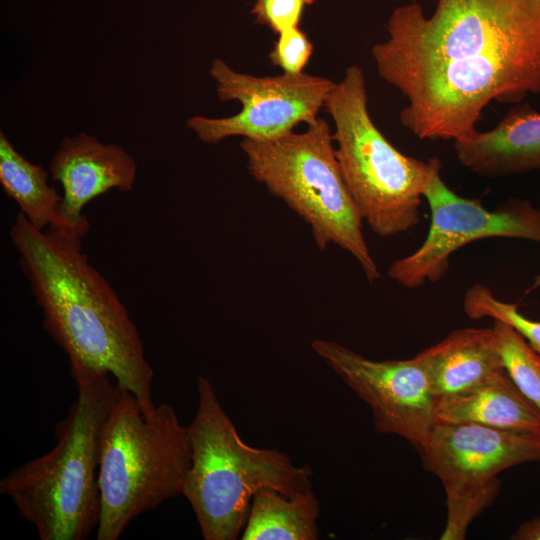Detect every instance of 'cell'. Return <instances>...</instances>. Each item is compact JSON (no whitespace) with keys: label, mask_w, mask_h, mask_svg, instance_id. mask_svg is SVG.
Instances as JSON below:
<instances>
[{"label":"cell","mask_w":540,"mask_h":540,"mask_svg":"<svg viewBox=\"0 0 540 540\" xmlns=\"http://www.w3.org/2000/svg\"><path fill=\"white\" fill-rule=\"evenodd\" d=\"M50 174L63 188L62 213L85 236L90 223L83 208L112 190L130 192L137 174L133 156L117 144H105L84 132L65 138L50 162Z\"/></svg>","instance_id":"obj_12"},{"label":"cell","mask_w":540,"mask_h":540,"mask_svg":"<svg viewBox=\"0 0 540 540\" xmlns=\"http://www.w3.org/2000/svg\"><path fill=\"white\" fill-rule=\"evenodd\" d=\"M190 465L188 426L175 410L162 403L144 415L118 387L101 438L97 540H118L135 518L182 495Z\"/></svg>","instance_id":"obj_5"},{"label":"cell","mask_w":540,"mask_h":540,"mask_svg":"<svg viewBox=\"0 0 540 540\" xmlns=\"http://www.w3.org/2000/svg\"><path fill=\"white\" fill-rule=\"evenodd\" d=\"M198 405L188 426L191 465L182 496L205 540H235L243 531L252 499L263 488L292 495L313 488V470L284 452L257 448L240 437L213 384L197 380Z\"/></svg>","instance_id":"obj_4"},{"label":"cell","mask_w":540,"mask_h":540,"mask_svg":"<svg viewBox=\"0 0 540 540\" xmlns=\"http://www.w3.org/2000/svg\"><path fill=\"white\" fill-rule=\"evenodd\" d=\"M501 482L497 477L481 484L444 487L447 521L441 540L465 539L471 522L496 499Z\"/></svg>","instance_id":"obj_19"},{"label":"cell","mask_w":540,"mask_h":540,"mask_svg":"<svg viewBox=\"0 0 540 540\" xmlns=\"http://www.w3.org/2000/svg\"><path fill=\"white\" fill-rule=\"evenodd\" d=\"M313 54V44L299 27L283 31L268 55L270 62L283 73L301 74Z\"/></svg>","instance_id":"obj_21"},{"label":"cell","mask_w":540,"mask_h":540,"mask_svg":"<svg viewBox=\"0 0 540 540\" xmlns=\"http://www.w3.org/2000/svg\"><path fill=\"white\" fill-rule=\"evenodd\" d=\"M18 264L43 315V324L67 355L71 375L107 373L132 393L144 415L154 372L125 305L83 251L73 230H38L20 212L9 230Z\"/></svg>","instance_id":"obj_2"},{"label":"cell","mask_w":540,"mask_h":540,"mask_svg":"<svg viewBox=\"0 0 540 540\" xmlns=\"http://www.w3.org/2000/svg\"><path fill=\"white\" fill-rule=\"evenodd\" d=\"M436 421L472 422L505 429L540 431V411L507 372L471 390L436 398Z\"/></svg>","instance_id":"obj_15"},{"label":"cell","mask_w":540,"mask_h":540,"mask_svg":"<svg viewBox=\"0 0 540 540\" xmlns=\"http://www.w3.org/2000/svg\"><path fill=\"white\" fill-rule=\"evenodd\" d=\"M512 540H540V516L522 523L512 534Z\"/></svg>","instance_id":"obj_23"},{"label":"cell","mask_w":540,"mask_h":540,"mask_svg":"<svg viewBox=\"0 0 540 540\" xmlns=\"http://www.w3.org/2000/svg\"><path fill=\"white\" fill-rule=\"evenodd\" d=\"M418 452L444 487L481 484L510 467L540 462V431L436 421Z\"/></svg>","instance_id":"obj_11"},{"label":"cell","mask_w":540,"mask_h":540,"mask_svg":"<svg viewBox=\"0 0 540 540\" xmlns=\"http://www.w3.org/2000/svg\"><path fill=\"white\" fill-rule=\"evenodd\" d=\"M324 109L333 120L336 158L362 220L380 237L417 225L424 191L441 169L440 160L404 155L385 138L371 119L365 76L357 65L346 68Z\"/></svg>","instance_id":"obj_6"},{"label":"cell","mask_w":540,"mask_h":540,"mask_svg":"<svg viewBox=\"0 0 540 540\" xmlns=\"http://www.w3.org/2000/svg\"><path fill=\"white\" fill-rule=\"evenodd\" d=\"M0 183L4 192L17 203L20 213L36 229L76 231L63 216V197L49 185L48 172L20 154L3 131L0 132Z\"/></svg>","instance_id":"obj_16"},{"label":"cell","mask_w":540,"mask_h":540,"mask_svg":"<svg viewBox=\"0 0 540 540\" xmlns=\"http://www.w3.org/2000/svg\"><path fill=\"white\" fill-rule=\"evenodd\" d=\"M328 123L318 118L304 132L254 141L243 139L251 177L306 222L320 250L348 252L365 277L381 275L362 231V217L341 173Z\"/></svg>","instance_id":"obj_7"},{"label":"cell","mask_w":540,"mask_h":540,"mask_svg":"<svg viewBox=\"0 0 540 540\" xmlns=\"http://www.w3.org/2000/svg\"><path fill=\"white\" fill-rule=\"evenodd\" d=\"M311 347L369 406L377 432L400 436L419 449L436 422V398L417 355L404 360H372L319 338Z\"/></svg>","instance_id":"obj_10"},{"label":"cell","mask_w":540,"mask_h":540,"mask_svg":"<svg viewBox=\"0 0 540 540\" xmlns=\"http://www.w3.org/2000/svg\"><path fill=\"white\" fill-rule=\"evenodd\" d=\"M437 170L425 191L431 220L427 236L413 253L392 262L388 276L406 288L441 280L451 255L486 238H520L540 243V209L525 200H510L487 210L479 200L450 189Z\"/></svg>","instance_id":"obj_9"},{"label":"cell","mask_w":540,"mask_h":540,"mask_svg":"<svg viewBox=\"0 0 540 540\" xmlns=\"http://www.w3.org/2000/svg\"><path fill=\"white\" fill-rule=\"evenodd\" d=\"M453 142L458 162L481 176L540 170V112L518 103L494 128Z\"/></svg>","instance_id":"obj_13"},{"label":"cell","mask_w":540,"mask_h":540,"mask_svg":"<svg viewBox=\"0 0 540 540\" xmlns=\"http://www.w3.org/2000/svg\"><path fill=\"white\" fill-rule=\"evenodd\" d=\"M315 0H255L251 13L255 22L276 34L299 27L305 8Z\"/></svg>","instance_id":"obj_22"},{"label":"cell","mask_w":540,"mask_h":540,"mask_svg":"<svg viewBox=\"0 0 540 540\" xmlns=\"http://www.w3.org/2000/svg\"><path fill=\"white\" fill-rule=\"evenodd\" d=\"M492 328L507 374L540 411V358L509 324L494 320Z\"/></svg>","instance_id":"obj_18"},{"label":"cell","mask_w":540,"mask_h":540,"mask_svg":"<svg viewBox=\"0 0 540 540\" xmlns=\"http://www.w3.org/2000/svg\"><path fill=\"white\" fill-rule=\"evenodd\" d=\"M386 28L371 55L418 139L465 138L491 102L540 94V0H438L431 16L412 1Z\"/></svg>","instance_id":"obj_1"},{"label":"cell","mask_w":540,"mask_h":540,"mask_svg":"<svg viewBox=\"0 0 540 540\" xmlns=\"http://www.w3.org/2000/svg\"><path fill=\"white\" fill-rule=\"evenodd\" d=\"M463 309L473 320L491 318L509 324L522 335L540 358V322L524 316L517 304L501 301L487 286L475 284L465 292Z\"/></svg>","instance_id":"obj_20"},{"label":"cell","mask_w":540,"mask_h":540,"mask_svg":"<svg viewBox=\"0 0 540 540\" xmlns=\"http://www.w3.org/2000/svg\"><path fill=\"white\" fill-rule=\"evenodd\" d=\"M320 503L312 489L285 495L272 488L258 491L251 502L243 540H316Z\"/></svg>","instance_id":"obj_17"},{"label":"cell","mask_w":540,"mask_h":540,"mask_svg":"<svg viewBox=\"0 0 540 540\" xmlns=\"http://www.w3.org/2000/svg\"><path fill=\"white\" fill-rule=\"evenodd\" d=\"M540 287V275L536 276L534 279L533 284L531 285L529 291L534 290L536 288Z\"/></svg>","instance_id":"obj_24"},{"label":"cell","mask_w":540,"mask_h":540,"mask_svg":"<svg viewBox=\"0 0 540 540\" xmlns=\"http://www.w3.org/2000/svg\"><path fill=\"white\" fill-rule=\"evenodd\" d=\"M435 398L471 390L505 372L493 328H460L421 351Z\"/></svg>","instance_id":"obj_14"},{"label":"cell","mask_w":540,"mask_h":540,"mask_svg":"<svg viewBox=\"0 0 540 540\" xmlns=\"http://www.w3.org/2000/svg\"><path fill=\"white\" fill-rule=\"evenodd\" d=\"M72 378L78 395L56 426L55 446L0 480L1 495L41 540H84L99 524L101 438L118 387L107 373Z\"/></svg>","instance_id":"obj_3"},{"label":"cell","mask_w":540,"mask_h":540,"mask_svg":"<svg viewBox=\"0 0 540 540\" xmlns=\"http://www.w3.org/2000/svg\"><path fill=\"white\" fill-rule=\"evenodd\" d=\"M209 74L216 83L220 101H238L240 111L232 116H193L187 127L204 143L217 144L240 136L254 141L272 140L293 132L301 123L310 125L319 117L336 82L306 73L254 76L233 70L215 58Z\"/></svg>","instance_id":"obj_8"}]
</instances>
